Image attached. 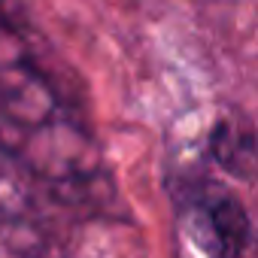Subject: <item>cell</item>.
<instances>
[{
	"instance_id": "6da1fadb",
	"label": "cell",
	"mask_w": 258,
	"mask_h": 258,
	"mask_svg": "<svg viewBox=\"0 0 258 258\" xmlns=\"http://www.w3.org/2000/svg\"><path fill=\"white\" fill-rule=\"evenodd\" d=\"M0 152L76 216L112 207L88 91L25 0H0Z\"/></svg>"
},
{
	"instance_id": "3957f363",
	"label": "cell",
	"mask_w": 258,
	"mask_h": 258,
	"mask_svg": "<svg viewBox=\"0 0 258 258\" xmlns=\"http://www.w3.org/2000/svg\"><path fill=\"white\" fill-rule=\"evenodd\" d=\"M76 213L0 152V258H61Z\"/></svg>"
},
{
	"instance_id": "277c9868",
	"label": "cell",
	"mask_w": 258,
	"mask_h": 258,
	"mask_svg": "<svg viewBox=\"0 0 258 258\" xmlns=\"http://www.w3.org/2000/svg\"><path fill=\"white\" fill-rule=\"evenodd\" d=\"M207 161L222 173L252 182L255 179V134L249 121L219 118L207 137Z\"/></svg>"
},
{
	"instance_id": "7a4b0ae2",
	"label": "cell",
	"mask_w": 258,
	"mask_h": 258,
	"mask_svg": "<svg viewBox=\"0 0 258 258\" xmlns=\"http://www.w3.org/2000/svg\"><path fill=\"white\" fill-rule=\"evenodd\" d=\"M173 213L204 258H255V225L246 201L201 164L164 173Z\"/></svg>"
}]
</instances>
